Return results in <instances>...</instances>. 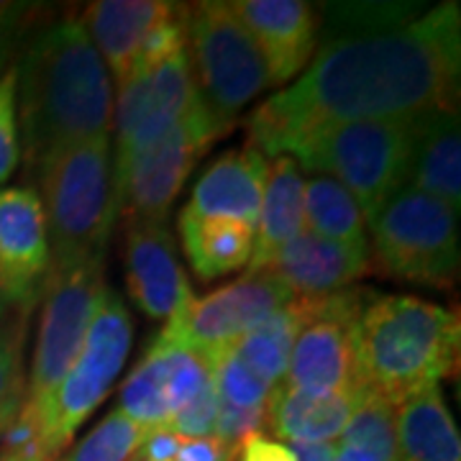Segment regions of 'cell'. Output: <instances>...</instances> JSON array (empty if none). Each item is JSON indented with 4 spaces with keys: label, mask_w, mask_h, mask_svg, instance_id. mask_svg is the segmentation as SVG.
Wrapping results in <instances>:
<instances>
[{
    "label": "cell",
    "mask_w": 461,
    "mask_h": 461,
    "mask_svg": "<svg viewBox=\"0 0 461 461\" xmlns=\"http://www.w3.org/2000/svg\"><path fill=\"white\" fill-rule=\"evenodd\" d=\"M5 444L0 448V461H50L41 451V444L33 438H18L11 433H3Z\"/></svg>",
    "instance_id": "8d00e7d4"
},
{
    "label": "cell",
    "mask_w": 461,
    "mask_h": 461,
    "mask_svg": "<svg viewBox=\"0 0 461 461\" xmlns=\"http://www.w3.org/2000/svg\"><path fill=\"white\" fill-rule=\"evenodd\" d=\"M295 461H336V441L330 444H293Z\"/></svg>",
    "instance_id": "74e56055"
},
{
    "label": "cell",
    "mask_w": 461,
    "mask_h": 461,
    "mask_svg": "<svg viewBox=\"0 0 461 461\" xmlns=\"http://www.w3.org/2000/svg\"><path fill=\"white\" fill-rule=\"evenodd\" d=\"M126 287L141 313L165 323L195 297L165 223L129 221Z\"/></svg>",
    "instance_id": "2e32d148"
},
{
    "label": "cell",
    "mask_w": 461,
    "mask_h": 461,
    "mask_svg": "<svg viewBox=\"0 0 461 461\" xmlns=\"http://www.w3.org/2000/svg\"><path fill=\"white\" fill-rule=\"evenodd\" d=\"M18 408H21V405H14V408H8L5 412H0V438H3V433L8 430V426L14 423V418L18 415Z\"/></svg>",
    "instance_id": "f35d334b"
},
{
    "label": "cell",
    "mask_w": 461,
    "mask_h": 461,
    "mask_svg": "<svg viewBox=\"0 0 461 461\" xmlns=\"http://www.w3.org/2000/svg\"><path fill=\"white\" fill-rule=\"evenodd\" d=\"M293 300L287 285L269 269L247 272L205 297H193L180 313L169 318L154 341L190 348L213 362L249 329Z\"/></svg>",
    "instance_id": "7c38bea8"
},
{
    "label": "cell",
    "mask_w": 461,
    "mask_h": 461,
    "mask_svg": "<svg viewBox=\"0 0 461 461\" xmlns=\"http://www.w3.org/2000/svg\"><path fill=\"white\" fill-rule=\"evenodd\" d=\"M103 262L105 257L77 264L62 272H47L41 287V323L33 348L29 387L18 408V429L26 430L41 444V430L47 426L51 402L65 382L69 366L75 364L90 318L103 290Z\"/></svg>",
    "instance_id": "8992f818"
},
{
    "label": "cell",
    "mask_w": 461,
    "mask_h": 461,
    "mask_svg": "<svg viewBox=\"0 0 461 461\" xmlns=\"http://www.w3.org/2000/svg\"><path fill=\"white\" fill-rule=\"evenodd\" d=\"M357 354L364 387L397 408L454 375L459 318L423 297L379 295L359 313Z\"/></svg>",
    "instance_id": "3957f363"
},
{
    "label": "cell",
    "mask_w": 461,
    "mask_h": 461,
    "mask_svg": "<svg viewBox=\"0 0 461 461\" xmlns=\"http://www.w3.org/2000/svg\"><path fill=\"white\" fill-rule=\"evenodd\" d=\"M198 103L200 90L187 47L167 57L162 65L131 77L118 90V147L113 154V177L139 151L165 136Z\"/></svg>",
    "instance_id": "4fadbf2b"
},
{
    "label": "cell",
    "mask_w": 461,
    "mask_h": 461,
    "mask_svg": "<svg viewBox=\"0 0 461 461\" xmlns=\"http://www.w3.org/2000/svg\"><path fill=\"white\" fill-rule=\"evenodd\" d=\"M303 223L321 239H329L333 244H344L354 249H369L366 241V221L357 205V200L348 195L344 185L315 175L305 182L303 193Z\"/></svg>",
    "instance_id": "4316f807"
},
{
    "label": "cell",
    "mask_w": 461,
    "mask_h": 461,
    "mask_svg": "<svg viewBox=\"0 0 461 461\" xmlns=\"http://www.w3.org/2000/svg\"><path fill=\"white\" fill-rule=\"evenodd\" d=\"M267 269L287 285L293 297H323L362 277L369 269V249L333 244L303 230L275 254Z\"/></svg>",
    "instance_id": "ffe728a7"
},
{
    "label": "cell",
    "mask_w": 461,
    "mask_h": 461,
    "mask_svg": "<svg viewBox=\"0 0 461 461\" xmlns=\"http://www.w3.org/2000/svg\"><path fill=\"white\" fill-rule=\"evenodd\" d=\"M459 72V3L330 36L295 83L249 115V139L257 151L285 157L300 139L339 123L456 111Z\"/></svg>",
    "instance_id": "6da1fadb"
},
{
    "label": "cell",
    "mask_w": 461,
    "mask_h": 461,
    "mask_svg": "<svg viewBox=\"0 0 461 461\" xmlns=\"http://www.w3.org/2000/svg\"><path fill=\"white\" fill-rule=\"evenodd\" d=\"M16 108L33 172L54 149L108 139L111 80L83 21L54 23L26 44L16 69Z\"/></svg>",
    "instance_id": "7a4b0ae2"
},
{
    "label": "cell",
    "mask_w": 461,
    "mask_h": 461,
    "mask_svg": "<svg viewBox=\"0 0 461 461\" xmlns=\"http://www.w3.org/2000/svg\"><path fill=\"white\" fill-rule=\"evenodd\" d=\"M21 159L16 108V69L0 75V182L16 172Z\"/></svg>",
    "instance_id": "1f68e13d"
},
{
    "label": "cell",
    "mask_w": 461,
    "mask_h": 461,
    "mask_svg": "<svg viewBox=\"0 0 461 461\" xmlns=\"http://www.w3.org/2000/svg\"><path fill=\"white\" fill-rule=\"evenodd\" d=\"M233 461H295V454L282 441H275L264 433H251L244 438Z\"/></svg>",
    "instance_id": "e575fe53"
},
{
    "label": "cell",
    "mask_w": 461,
    "mask_h": 461,
    "mask_svg": "<svg viewBox=\"0 0 461 461\" xmlns=\"http://www.w3.org/2000/svg\"><path fill=\"white\" fill-rule=\"evenodd\" d=\"M239 451H230L215 436L211 438H182L175 461H233Z\"/></svg>",
    "instance_id": "d590c367"
},
{
    "label": "cell",
    "mask_w": 461,
    "mask_h": 461,
    "mask_svg": "<svg viewBox=\"0 0 461 461\" xmlns=\"http://www.w3.org/2000/svg\"><path fill=\"white\" fill-rule=\"evenodd\" d=\"M133 344V321L115 290L103 285L80 354L59 384L47 426L41 430V451L59 461L77 429L108 397L113 382L129 359Z\"/></svg>",
    "instance_id": "9c48e42d"
},
{
    "label": "cell",
    "mask_w": 461,
    "mask_h": 461,
    "mask_svg": "<svg viewBox=\"0 0 461 461\" xmlns=\"http://www.w3.org/2000/svg\"><path fill=\"white\" fill-rule=\"evenodd\" d=\"M213 384V362L208 357L151 341L121 387L118 411L141 430L167 429L187 402Z\"/></svg>",
    "instance_id": "5bb4252c"
},
{
    "label": "cell",
    "mask_w": 461,
    "mask_h": 461,
    "mask_svg": "<svg viewBox=\"0 0 461 461\" xmlns=\"http://www.w3.org/2000/svg\"><path fill=\"white\" fill-rule=\"evenodd\" d=\"M269 165L254 147L233 149L218 157L193 187L185 215L229 218L257 229Z\"/></svg>",
    "instance_id": "d6986e66"
},
{
    "label": "cell",
    "mask_w": 461,
    "mask_h": 461,
    "mask_svg": "<svg viewBox=\"0 0 461 461\" xmlns=\"http://www.w3.org/2000/svg\"><path fill=\"white\" fill-rule=\"evenodd\" d=\"M185 23L200 98L230 131L236 115L272 87L262 51L223 0L185 8Z\"/></svg>",
    "instance_id": "ba28073f"
},
{
    "label": "cell",
    "mask_w": 461,
    "mask_h": 461,
    "mask_svg": "<svg viewBox=\"0 0 461 461\" xmlns=\"http://www.w3.org/2000/svg\"><path fill=\"white\" fill-rule=\"evenodd\" d=\"M41 16L39 3H5L0 0V67L21 47L26 33Z\"/></svg>",
    "instance_id": "d6a6232c"
},
{
    "label": "cell",
    "mask_w": 461,
    "mask_h": 461,
    "mask_svg": "<svg viewBox=\"0 0 461 461\" xmlns=\"http://www.w3.org/2000/svg\"><path fill=\"white\" fill-rule=\"evenodd\" d=\"M230 8L262 51L269 83H290L308 67L318 41V18L308 3L236 0Z\"/></svg>",
    "instance_id": "e0dca14e"
},
{
    "label": "cell",
    "mask_w": 461,
    "mask_h": 461,
    "mask_svg": "<svg viewBox=\"0 0 461 461\" xmlns=\"http://www.w3.org/2000/svg\"><path fill=\"white\" fill-rule=\"evenodd\" d=\"M415 123L418 115L339 123L300 139L285 157H293L300 169L344 185L364 221H372L408 185Z\"/></svg>",
    "instance_id": "5b68a950"
},
{
    "label": "cell",
    "mask_w": 461,
    "mask_h": 461,
    "mask_svg": "<svg viewBox=\"0 0 461 461\" xmlns=\"http://www.w3.org/2000/svg\"><path fill=\"white\" fill-rule=\"evenodd\" d=\"M141 436L144 430L115 408L62 461H129Z\"/></svg>",
    "instance_id": "f546056e"
},
{
    "label": "cell",
    "mask_w": 461,
    "mask_h": 461,
    "mask_svg": "<svg viewBox=\"0 0 461 461\" xmlns=\"http://www.w3.org/2000/svg\"><path fill=\"white\" fill-rule=\"evenodd\" d=\"M129 461H139V459H129Z\"/></svg>",
    "instance_id": "60d3db41"
},
{
    "label": "cell",
    "mask_w": 461,
    "mask_h": 461,
    "mask_svg": "<svg viewBox=\"0 0 461 461\" xmlns=\"http://www.w3.org/2000/svg\"><path fill=\"white\" fill-rule=\"evenodd\" d=\"M336 444V461H397L395 408L366 387Z\"/></svg>",
    "instance_id": "83f0119b"
},
{
    "label": "cell",
    "mask_w": 461,
    "mask_h": 461,
    "mask_svg": "<svg viewBox=\"0 0 461 461\" xmlns=\"http://www.w3.org/2000/svg\"><path fill=\"white\" fill-rule=\"evenodd\" d=\"M185 257L203 282L244 269L254 249V229L229 218H195L180 213Z\"/></svg>",
    "instance_id": "d4e9b609"
},
{
    "label": "cell",
    "mask_w": 461,
    "mask_h": 461,
    "mask_svg": "<svg viewBox=\"0 0 461 461\" xmlns=\"http://www.w3.org/2000/svg\"><path fill=\"white\" fill-rule=\"evenodd\" d=\"M305 321L297 333L285 384L315 395L364 390L357 354V326L366 293L339 290L323 297H300Z\"/></svg>",
    "instance_id": "8fae6325"
},
{
    "label": "cell",
    "mask_w": 461,
    "mask_h": 461,
    "mask_svg": "<svg viewBox=\"0 0 461 461\" xmlns=\"http://www.w3.org/2000/svg\"><path fill=\"white\" fill-rule=\"evenodd\" d=\"M408 185L438 198L459 213L461 131L456 111H433L418 115Z\"/></svg>",
    "instance_id": "44dd1931"
},
{
    "label": "cell",
    "mask_w": 461,
    "mask_h": 461,
    "mask_svg": "<svg viewBox=\"0 0 461 461\" xmlns=\"http://www.w3.org/2000/svg\"><path fill=\"white\" fill-rule=\"evenodd\" d=\"M359 395L362 390L315 395L282 382L267 402V423L272 426L275 436L290 444H330L344 433Z\"/></svg>",
    "instance_id": "7402d4cb"
},
{
    "label": "cell",
    "mask_w": 461,
    "mask_h": 461,
    "mask_svg": "<svg viewBox=\"0 0 461 461\" xmlns=\"http://www.w3.org/2000/svg\"><path fill=\"white\" fill-rule=\"evenodd\" d=\"M395 441L397 461H461L459 429L441 384L397 405Z\"/></svg>",
    "instance_id": "cb8c5ba5"
},
{
    "label": "cell",
    "mask_w": 461,
    "mask_h": 461,
    "mask_svg": "<svg viewBox=\"0 0 461 461\" xmlns=\"http://www.w3.org/2000/svg\"><path fill=\"white\" fill-rule=\"evenodd\" d=\"M303 321H305L303 300L293 297L287 305H282L280 311L267 315L254 329H249L233 344V351L257 375H262L269 384L277 387L285 382L287 366H290V354H293L297 333L303 329Z\"/></svg>",
    "instance_id": "484cf974"
},
{
    "label": "cell",
    "mask_w": 461,
    "mask_h": 461,
    "mask_svg": "<svg viewBox=\"0 0 461 461\" xmlns=\"http://www.w3.org/2000/svg\"><path fill=\"white\" fill-rule=\"evenodd\" d=\"M36 175L50 236V272L105 257V241L118 218L111 141L54 149Z\"/></svg>",
    "instance_id": "277c9868"
},
{
    "label": "cell",
    "mask_w": 461,
    "mask_h": 461,
    "mask_svg": "<svg viewBox=\"0 0 461 461\" xmlns=\"http://www.w3.org/2000/svg\"><path fill=\"white\" fill-rule=\"evenodd\" d=\"M50 272V236L32 187H0V293L29 315Z\"/></svg>",
    "instance_id": "9a60e30c"
},
{
    "label": "cell",
    "mask_w": 461,
    "mask_h": 461,
    "mask_svg": "<svg viewBox=\"0 0 461 461\" xmlns=\"http://www.w3.org/2000/svg\"><path fill=\"white\" fill-rule=\"evenodd\" d=\"M372 259L384 277L448 290L459 275V213L433 195L402 185L379 208Z\"/></svg>",
    "instance_id": "52a82bcc"
},
{
    "label": "cell",
    "mask_w": 461,
    "mask_h": 461,
    "mask_svg": "<svg viewBox=\"0 0 461 461\" xmlns=\"http://www.w3.org/2000/svg\"><path fill=\"white\" fill-rule=\"evenodd\" d=\"M213 377L218 402L233 408H267L275 384H269L262 375H257L244 359L236 357L233 346L213 359Z\"/></svg>",
    "instance_id": "f1b7e54d"
},
{
    "label": "cell",
    "mask_w": 461,
    "mask_h": 461,
    "mask_svg": "<svg viewBox=\"0 0 461 461\" xmlns=\"http://www.w3.org/2000/svg\"><path fill=\"white\" fill-rule=\"evenodd\" d=\"M8 311H11V303L5 300V295L0 293V318H5L8 315Z\"/></svg>",
    "instance_id": "ab89813d"
},
{
    "label": "cell",
    "mask_w": 461,
    "mask_h": 461,
    "mask_svg": "<svg viewBox=\"0 0 461 461\" xmlns=\"http://www.w3.org/2000/svg\"><path fill=\"white\" fill-rule=\"evenodd\" d=\"M303 169L293 157H275L267 172L262 208L254 229V249L247 272L267 269L275 254L305 230L303 223Z\"/></svg>",
    "instance_id": "603a6c76"
},
{
    "label": "cell",
    "mask_w": 461,
    "mask_h": 461,
    "mask_svg": "<svg viewBox=\"0 0 461 461\" xmlns=\"http://www.w3.org/2000/svg\"><path fill=\"white\" fill-rule=\"evenodd\" d=\"M180 11L165 0H98L85 11V32L93 39L105 69H111L118 87L131 80L147 39L165 21Z\"/></svg>",
    "instance_id": "ac0fdd59"
},
{
    "label": "cell",
    "mask_w": 461,
    "mask_h": 461,
    "mask_svg": "<svg viewBox=\"0 0 461 461\" xmlns=\"http://www.w3.org/2000/svg\"><path fill=\"white\" fill-rule=\"evenodd\" d=\"M23 341L26 315L0 318V412L23 400Z\"/></svg>",
    "instance_id": "4dcf8cb0"
},
{
    "label": "cell",
    "mask_w": 461,
    "mask_h": 461,
    "mask_svg": "<svg viewBox=\"0 0 461 461\" xmlns=\"http://www.w3.org/2000/svg\"><path fill=\"white\" fill-rule=\"evenodd\" d=\"M223 133H229V129L208 111V105L200 98L190 113L154 144L139 151L115 175L118 215L126 213L129 221L165 223L187 175Z\"/></svg>",
    "instance_id": "30bf717a"
},
{
    "label": "cell",
    "mask_w": 461,
    "mask_h": 461,
    "mask_svg": "<svg viewBox=\"0 0 461 461\" xmlns=\"http://www.w3.org/2000/svg\"><path fill=\"white\" fill-rule=\"evenodd\" d=\"M182 436L172 433L167 429H154L144 430L141 441L136 446L131 459L139 461H175L177 451H180Z\"/></svg>",
    "instance_id": "836d02e7"
}]
</instances>
